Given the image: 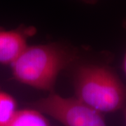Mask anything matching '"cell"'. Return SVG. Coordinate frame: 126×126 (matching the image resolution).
Returning a JSON list of instances; mask_svg holds the SVG:
<instances>
[{"mask_svg":"<svg viewBox=\"0 0 126 126\" xmlns=\"http://www.w3.org/2000/svg\"><path fill=\"white\" fill-rule=\"evenodd\" d=\"M76 98L99 113L113 112L126 104V88L117 75L104 66H83L77 70Z\"/></svg>","mask_w":126,"mask_h":126,"instance_id":"6da1fadb","label":"cell"},{"mask_svg":"<svg viewBox=\"0 0 126 126\" xmlns=\"http://www.w3.org/2000/svg\"><path fill=\"white\" fill-rule=\"evenodd\" d=\"M70 60L67 52L54 45L27 46L11 68L18 81L36 89L50 90Z\"/></svg>","mask_w":126,"mask_h":126,"instance_id":"7a4b0ae2","label":"cell"},{"mask_svg":"<svg viewBox=\"0 0 126 126\" xmlns=\"http://www.w3.org/2000/svg\"><path fill=\"white\" fill-rule=\"evenodd\" d=\"M37 111L64 126H107L101 113L85 105L76 97H63L51 93L36 101Z\"/></svg>","mask_w":126,"mask_h":126,"instance_id":"3957f363","label":"cell"},{"mask_svg":"<svg viewBox=\"0 0 126 126\" xmlns=\"http://www.w3.org/2000/svg\"><path fill=\"white\" fill-rule=\"evenodd\" d=\"M27 36L19 30H0V64H12L27 47Z\"/></svg>","mask_w":126,"mask_h":126,"instance_id":"277c9868","label":"cell"},{"mask_svg":"<svg viewBox=\"0 0 126 126\" xmlns=\"http://www.w3.org/2000/svg\"><path fill=\"white\" fill-rule=\"evenodd\" d=\"M6 126H54L44 114L37 110H18L12 120Z\"/></svg>","mask_w":126,"mask_h":126,"instance_id":"5b68a950","label":"cell"},{"mask_svg":"<svg viewBox=\"0 0 126 126\" xmlns=\"http://www.w3.org/2000/svg\"><path fill=\"white\" fill-rule=\"evenodd\" d=\"M17 111L14 98L9 94L0 91V126H6Z\"/></svg>","mask_w":126,"mask_h":126,"instance_id":"8992f818","label":"cell"},{"mask_svg":"<svg viewBox=\"0 0 126 126\" xmlns=\"http://www.w3.org/2000/svg\"><path fill=\"white\" fill-rule=\"evenodd\" d=\"M123 69H124V72L126 74V52L125 56H124V60H123Z\"/></svg>","mask_w":126,"mask_h":126,"instance_id":"52a82bcc","label":"cell"},{"mask_svg":"<svg viewBox=\"0 0 126 126\" xmlns=\"http://www.w3.org/2000/svg\"><path fill=\"white\" fill-rule=\"evenodd\" d=\"M125 121H126V108L125 109Z\"/></svg>","mask_w":126,"mask_h":126,"instance_id":"ba28073f","label":"cell"}]
</instances>
